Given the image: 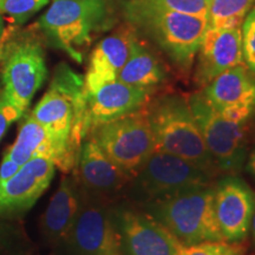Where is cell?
<instances>
[{
	"label": "cell",
	"instance_id": "obj_1",
	"mask_svg": "<svg viewBox=\"0 0 255 255\" xmlns=\"http://www.w3.org/2000/svg\"><path fill=\"white\" fill-rule=\"evenodd\" d=\"M123 13L128 23L154 40L175 65L189 70L208 27L206 18L158 7L145 0H127Z\"/></svg>",
	"mask_w": 255,
	"mask_h": 255
},
{
	"label": "cell",
	"instance_id": "obj_2",
	"mask_svg": "<svg viewBox=\"0 0 255 255\" xmlns=\"http://www.w3.org/2000/svg\"><path fill=\"white\" fill-rule=\"evenodd\" d=\"M84 77L66 64L57 66L49 90L30 116L68 146L78 161L82 143L88 137Z\"/></svg>",
	"mask_w": 255,
	"mask_h": 255
},
{
	"label": "cell",
	"instance_id": "obj_3",
	"mask_svg": "<svg viewBox=\"0 0 255 255\" xmlns=\"http://www.w3.org/2000/svg\"><path fill=\"white\" fill-rule=\"evenodd\" d=\"M47 11L37 21L41 36L82 63L83 50L101 32L113 26V8L108 0H50Z\"/></svg>",
	"mask_w": 255,
	"mask_h": 255
},
{
	"label": "cell",
	"instance_id": "obj_4",
	"mask_svg": "<svg viewBox=\"0 0 255 255\" xmlns=\"http://www.w3.org/2000/svg\"><path fill=\"white\" fill-rule=\"evenodd\" d=\"M156 150L178 156L216 177L220 174L207 149L189 102L178 95L158 98L146 108Z\"/></svg>",
	"mask_w": 255,
	"mask_h": 255
},
{
	"label": "cell",
	"instance_id": "obj_5",
	"mask_svg": "<svg viewBox=\"0 0 255 255\" xmlns=\"http://www.w3.org/2000/svg\"><path fill=\"white\" fill-rule=\"evenodd\" d=\"M39 30L12 27L0 40V92L24 114L47 77Z\"/></svg>",
	"mask_w": 255,
	"mask_h": 255
},
{
	"label": "cell",
	"instance_id": "obj_6",
	"mask_svg": "<svg viewBox=\"0 0 255 255\" xmlns=\"http://www.w3.org/2000/svg\"><path fill=\"white\" fill-rule=\"evenodd\" d=\"M161 223L183 246L225 241L214 210V183L136 206Z\"/></svg>",
	"mask_w": 255,
	"mask_h": 255
},
{
	"label": "cell",
	"instance_id": "obj_7",
	"mask_svg": "<svg viewBox=\"0 0 255 255\" xmlns=\"http://www.w3.org/2000/svg\"><path fill=\"white\" fill-rule=\"evenodd\" d=\"M214 178L186 159L156 150L130 178L126 195L131 205L142 206L191 188L209 186Z\"/></svg>",
	"mask_w": 255,
	"mask_h": 255
},
{
	"label": "cell",
	"instance_id": "obj_8",
	"mask_svg": "<svg viewBox=\"0 0 255 255\" xmlns=\"http://www.w3.org/2000/svg\"><path fill=\"white\" fill-rule=\"evenodd\" d=\"M88 137L131 178L156 151L154 135L144 108L94 128Z\"/></svg>",
	"mask_w": 255,
	"mask_h": 255
},
{
	"label": "cell",
	"instance_id": "obj_9",
	"mask_svg": "<svg viewBox=\"0 0 255 255\" xmlns=\"http://www.w3.org/2000/svg\"><path fill=\"white\" fill-rule=\"evenodd\" d=\"M189 105L203 141L220 174L237 175L247 158V123L231 121L213 109L200 92L191 95Z\"/></svg>",
	"mask_w": 255,
	"mask_h": 255
},
{
	"label": "cell",
	"instance_id": "obj_10",
	"mask_svg": "<svg viewBox=\"0 0 255 255\" xmlns=\"http://www.w3.org/2000/svg\"><path fill=\"white\" fill-rule=\"evenodd\" d=\"M62 248L68 255H123L113 203L91 195L81 187L77 219Z\"/></svg>",
	"mask_w": 255,
	"mask_h": 255
},
{
	"label": "cell",
	"instance_id": "obj_11",
	"mask_svg": "<svg viewBox=\"0 0 255 255\" xmlns=\"http://www.w3.org/2000/svg\"><path fill=\"white\" fill-rule=\"evenodd\" d=\"M123 255H178L183 245L136 206L113 205Z\"/></svg>",
	"mask_w": 255,
	"mask_h": 255
},
{
	"label": "cell",
	"instance_id": "obj_12",
	"mask_svg": "<svg viewBox=\"0 0 255 255\" xmlns=\"http://www.w3.org/2000/svg\"><path fill=\"white\" fill-rule=\"evenodd\" d=\"M214 210L223 240L242 244L255 212L254 190L238 175H226L214 183Z\"/></svg>",
	"mask_w": 255,
	"mask_h": 255
},
{
	"label": "cell",
	"instance_id": "obj_13",
	"mask_svg": "<svg viewBox=\"0 0 255 255\" xmlns=\"http://www.w3.org/2000/svg\"><path fill=\"white\" fill-rule=\"evenodd\" d=\"M200 94L213 109L234 122L247 123L255 114V79L244 64L222 72Z\"/></svg>",
	"mask_w": 255,
	"mask_h": 255
},
{
	"label": "cell",
	"instance_id": "obj_14",
	"mask_svg": "<svg viewBox=\"0 0 255 255\" xmlns=\"http://www.w3.org/2000/svg\"><path fill=\"white\" fill-rule=\"evenodd\" d=\"M72 173L85 191L111 203L119 194L126 191L130 181V176L104 154L91 137H87L82 143Z\"/></svg>",
	"mask_w": 255,
	"mask_h": 255
},
{
	"label": "cell",
	"instance_id": "obj_15",
	"mask_svg": "<svg viewBox=\"0 0 255 255\" xmlns=\"http://www.w3.org/2000/svg\"><path fill=\"white\" fill-rule=\"evenodd\" d=\"M152 91L128 85L119 79L85 90L87 96L88 135L101 124L119 120L143 109L150 100Z\"/></svg>",
	"mask_w": 255,
	"mask_h": 255
},
{
	"label": "cell",
	"instance_id": "obj_16",
	"mask_svg": "<svg viewBox=\"0 0 255 255\" xmlns=\"http://www.w3.org/2000/svg\"><path fill=\"white\" fill-rule=\"evenodd\" d=\"M56 165L49 158H32L0 184V214H19L31 208L49 188Z\"/></svg>",
	"mask_w": 255,
	"mask_h": 255
},
{
	"label": "cell",
	"instance_id": "obj_17",
	"mask_svg": "<svg viewBox=\"0 0 255 255\" xmlns=\"http://www.w3.org/2000/svg\"><path fill=\"white\" fill-rule=\"evenodd\" d=\"M195 82L206 87L222 72L244 64L241 27H207L197 52Z\"/></svg>",
	"mask_w": 255,
	"mask_h": 255
},
{
	"label": "cell",
	"instance_id": "obj_18",
	"mask_svg": "<svg viewBox=\"0 0 255 255\" xmlns=\"http://www.w3.org/2000/svg\"><path fill=\"white\" fill-rule=\"evenodd\" d=\"M6 155L20 167L32 158H49L55 163L56 168L65 174L72 173L77 164L68 146L57 139L45 127L32 119L30 115L21 124L17 139L6 151Z\"/></svg>",
	"mask_w": 255,
	"mask_h": 255
},
{
	"label": "cell",
	"instance_id": "obj_19",
	"mask_svg": "<svg viewBox=\"0 0 255 255\" xmlns=\"http://www.w3.org/2000/svg\"><path fill=\"white\" fill-rule=\"evenodd\" d=\"M81 207V184L75 174L65 175L41 216L40 232L50 246L62 248Z\"/></svg>",
	"mask_w": 255,
	"mask_h": 255
},
{
	"label": "cell",
	"instance_id": "obj_20",
	"mask_svg": "<svg viewBox=\"0 0 255 255\" xmlns=\"http://www.w3.org/2000/svg\"><path fill=\"white\" fill-rule=\"evenodd\" d=\"M133 38V33L123 30L105 37L95 46L84 77L85 90L116 81L129 57Z\"/></svg>",
	"mask_w": 255,
	"mask_h": 255
},
{
	"label": "cell",
	"instance_id": "obj_21",
	"mask_svg": "<svg viewBox=\"0 0 255 255\" xmlns=\"http://www.w3.org/2000/svg\"><path fill=\"white\" fill-rule=\"evenodd\" d=\"M165 78L167 75L157 57L136 37L133 38L129 57L117 79L131 87L152 91Z\"/></svg>",
	"mask_w": 255,
	"mask_h": 255
},
{
	"label": "cell",
	"instance_id": "obj_22",
	"mask_svg": "<svg viewBox=\"0 0 255 255\" xmlns=\"http://www.w3.org/2000/svg\"><path fill=\"white\" fill-rule=\"evenodd\" d=\"M254 0H212L208 5V26L241 27Z\"/></svg>",
	"mask_w": 255,
	"mask_h": 255
},
{
	"label": "cell",
	"instance_id": "obj_23",
	"mask_svg": "<svg viewBox=\"0 0 255 255\" xmlns=\"http://www.w3.org/2000/svg\"><path fill=\"white\" fill-rule=\"evenodd\" d=\"M49 2L50 0H0V14L8 15L19 26Z\"/></svg>",
	"mask_w": 255,
	"mask_h": 255
},
{
	"label": "cell",
	"instance_id": "obj_24",
	"mask_svg": "<svg viewBox=\"0 0 255 255\" xmlns=\"http://www.w3.org/2000/svg\"><path fill=\"white\" fill-rule=\"evenodd\" d=\"M178 255H245V247L234 242L206 241L183 246Z\"/></svg>",
	"mask_w": 255,
	"mask_h": 255
},
{
	"label": "cell",
	"instance_id": "obj_25",
	"mask_svg": "<svg viewBox=\"0 0 255 255\" xmlns=\"http://www.w3.org/2000/svg\"><path fill=\"white\" fill-rule=\"evenodd\" d=\"M145 1L180 13L208 18L209 4L207 0H145Z\"/></svg>",
	"mask_w": 255,
	"mask_h": 255
},
{
	"label": "cell",
	"instance_id": "obj_26",
	"mask_svg": "<svg viewBox=\"0 0 255 255\" xmlns=\"http://www.w3.org/2000/svg\"><path fill=\"white\" fill-rule=\"evenodd\" d=\"M241 33L244 63L248 70L255 73V7L244 19Z\"/></svg>",
	"mask_w": 255,
	"mask_h": 255
},
{
	"label": "cell",
	"instance_id": "obj_27",
	"mask_svg": "<svg viewBox=\"0 0 255 255\" xmlns=\"http://www.w3.org/2000/svg\"><path fill=\"white\" fill-rule=\"evenodd\" d=\"M23 116H25L23 111L0 92V141L5 136L8 128Z\"/></svg>",
	"mask_w": 255,
	"mask_h": 255
},
{
	"label": "cell",
	"instance_id": "obj_28",
	"mask_svg": "<svg viewBox=\"0 0 255 255\" xmlns=\"http://www.w3.org/2000/svg\"><path fill=\"white\" fill-rule=\"evenodd\" d=\"M19 168H20V165L15 163L13 159L5 154L1 165H0V184L9 180L19 170Z\"/></svg>",
	"mask_w": 255,
	"mask_h": 255
},
{
	"label": "cell",
	"instance_id": "obj_29",
	"mask_svg": "<svg viewBox=\"0 0 255 255\" xmlns=\"http://www.w3.org/2000/svg\"><path fill=\"white\" fill-rule=\"evenodd\" d=\"M245 169L252 177L255 178V146L250 151V154L247 155L246 162H245Z\"/></svg>",
	"mask_w": 255,
	"mask_h": 255
},
{
	"label": "cell",
	"instance_id": "obj_30",
	"mask_svg": "<svg viewBox=\"0 0 255 255\" xmlns=\"http://www.w3.org/2000/svg\"><path fill=\"white\" fill-rule=\"evenodd\" d=\"M250 235H251V238H252V242H253V245L255 246V212H254V214H253V219H252Z\"/></svg>",
	"mask_w": 255,
	"mask_h": 255
},
{
	"label": "cell",
	"instance_id": "obj_31",
	"mask_svg": "<svg viewBox=\"0 0 255 255\" xmlns=\"http://www.w3.org/2000/svg\"><path fill=\"white\" fill-rule=\"evenodd\" d=\"M5 26H4V19H2V15L0 14V40H1L2 34H4Z\"/></svg>",
	"mask_w": 255,
	"mask_h": 255
},
{
	"label": "cell",
	"instance_id": "obj_32",
	"mask_svg": "<svg viewBox=\"0 0 255 255\" xmlns=\"http://www.w3.org/2000/svg\"><path fill=\"white\" fill-rule=\"evenodd\" d=\"M0 255H12V254H9V253H7V252H5L4 250H1V248H0Z\"/></svg>",
	"mask_w": 255,
	"mask_h": 255
},
{
	"label": "cell",
	"instance_id": "obj_33",
	"mask_svg": "<svg viewBox=\"0 0 255 255\" xmlns=\"http://www.w3.org/2000/svg\"><path fill=\"white\" fill-rule=\"evenodd\" d=\"M207 1H208V4H209V2H210V1H212V0H207Z\"/></svg>",
	"mask_w": 255,
	"mask_h": 255
}]
</instances>
